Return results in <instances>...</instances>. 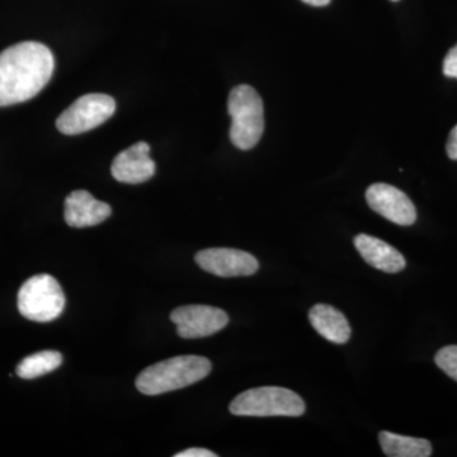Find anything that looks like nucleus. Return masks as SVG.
I'll return each mask as SVG.
<instances>
[{
  "label": "nucleus",
  "instance_id": "nucleus-1",
  "mask_svg": "<svg viewBox=\"0 0 457 457\" xmlns=\"http://www.w3.org/2000/svg\"><path fill=\"white\" fill-rule=\"evenodd\" d=\"M55 59L49 47L21 42L0 53V107L36 97L53 77Z\"/></svg>",
  "mask_w": 457,
  "mask_h": 457
},
{
  "label": "nucleus",
  "instance_id": "nucleus-2",
  "mask_svg": "<svg viewBox=\"0 0 457 457\" xmlns=\"http://www.w3.org/2000/svg\"><path fill=\"white\" fill-rule=\"evenodd\" d=\"M212 369V362L204 357H173L144 370L137 376V387L145 395L174 392L203 380Z\"/></svg>",
  "mask_w": 457,
  "mask_h": 457
},
{
  "label": "nucleus",
  "instance_id": "nucleus-3",
  "mask_svg": "<svg viewBox=\"0 0 457 457\" xmlns=\"http://www.w3.org/2000/svg\"><path fill=\"white\" fill-rule=\"evenodd\" d=\"M228 111L231 143L242 150L257 145L264 131L263 102L257 90L246 84L236 87L228 96Z\"/></svg>",
  "mask_w": 457,
  "mask_h": 457
},
{
  "label": "nucleus",
  "instance_id": "nucleus-4",
  "mask_svg": "<svg viewBox=\"0 0 457 457\" xmlns=\"http://www.w3.org/2000/svg\"><path fill=\"white\" fill-rule=\"evenodd\" d=\"M228 409L234 416L300 417L305 413V402L285 387L263 386L239 394Z\"/></svg>",
  "mask_w": 457,
  "mask_h": 457
},
{
  "label": "nucleus",
  "instance_id": "nucleus-5",
  "mask_svg": "<svg viewBox=\"0 0 457 457\" xmlns=\"http://www.w3.org/2000/svg\"><path fill=\"white\" fill-rule=\"evenodd\" d=\"M18 311L32 321L55 320L65 308V295L53 276L42 273L27 279L18 293Z\"/></svg>",
  "mask_w": 457,
  "mask_h": 457
},
{
  "label": "nucleus",
  "instance_id": "nucleus-6",
  "mask_svg": "<svg viewBox=\"0 0 457 457\" xmlns=\"http://www.w3.org/2000/svg\"><path fill=\"white\" fill-rule=\"evenodd\" d=\"M116 102L104 93H90L78 98L56 120L57 130L64 135H79L93 130L110 120Z\"/></svg>",
  "mask_w": 457,
  "mask_h": 457
},
{
  "label": "nucleus",
  "instance_id": "nucleus-7",
  "mask_svg": "<svg viewBox=\"0 0 457 457\" xmlns=\"http://www.w3.org/2000/svg\"><path fill=\"white\" fill-rule=\"evenodd\" d=\"M171 321L183 339L204 338L220 332L228 326V317L221 309L207 305H187L174 309Z\"/></svg>",
  "mask_w": 457,
  "mask_h": 457
},
{
  "label": "nucleus",
  "instance_id": "nucleus-8",
  "mask_svg": "<svg viewBox=\"0 0 457 457\" xmlns=\"http://www.w3.org/2000/svg\"><path fill=\"white\" fill-rule=\"evenodd\" d=\"M200 269L218 278H245L260 269L257 258L239 249L210 248L195 255Z\"/></svg>",
  "mask_w": 457,
  "mask_h": 457
},
{
  "label": "nucleus",
  "instance_id": "nucleus-9",
  "mask_svg": "<svg viewBox=\"0 0 457 457\" xmlns=\"http://www.w3.org/2000/svg\"><path fill=\"white\" fill-rule=\"evenodd\" d=\"M369 206L386 220L409 227L417 220V210L411 198L394 186L375 183L366 191Z\"/></svg>",
  "mask_w": 457,
  "mask_h": 457
},
{
  "label": "nucleus",
  "instance_id": "nucleus-10",
  "mask_svg": "<svg viewBox=\"0 0 457 457\" xmlns=\"http://www.w3.org/2000/svg\"><path fill=\"white\" fill-rule=\"evenodd\" d=\"M149 154L150 146L144 141L123 150L114 158L111 167L113 179L129 185H139L152 179L155 163Z\"/></svg>",
  "mask_w": 457,
  "mask_h": 457
},
{
  "label": "nucleus",
  "instance_id": "nucleus-11",
  "mask_svg": "<svg viewBox=\"0 0 457 457\" xmlns=\"http://www.w3.org/2000/svg\"><path fill=\"white\" fill-rule=\"evenodd\" d=\"M111 213L110 204L96 200L84 189L71 192L65 200V221L71 228L96 227L110 218Z\"/></svg>",
  "mask_w": 457,
  "mask_h": 457
},
{
  "label": "nucleus",
  "instance_id": "nucleus-12",
  "mask_svg": "<svg viewBox=\"0 0 457 457\" xmlns=\"http://www.w3.org/2000/svg\"><path fill=\"white\" fill-rule=\"evenodd\" d=\"M353 243L363 261L376 270L398 273L407 266V261L403 254L384 240L368 234H359L354 237Z\"/></svg>",
  "mask_w": 457,
  "mask_h": 457
},
{
  "label": "nucleus",
  "instance_id": "nucleus-13",
  "mask_svg": "<svg viewBox=\"0 0 457 457\" xmlns=\"http://www.w3.org/2000/svg\"><path fill=\"white\" fill-rule=\"evenodd\" d=\"M312 328L327 341L343 345L351 338V327L341 312L327 303H317L309 312Z\"/></svg>",
  "mask_w": 457,
  "mask_h": 457
},
{
  "label": "nucleus",
  "instance_id": "nucleus-14",
  "mask_svg": "<svg viewBox=\"0 0 457 457\" xmlns=\"http://www.w3.org/2000/svg\"><path fill=\"white\" fill-rule=\"evenodd\" d=\"M381 449L389 457H428L432 455L431 442L425 438L409 437L383 431L378 435Z\"/></svg>",
  "mask_w": 457,
  "mask_h": 457
},
{
  "label": "nucleus",
  "instance_id": "nucleus-15",
  "mask_svg": "<svg viewBox=\"0 0 457 457\" xmlns=\"http://www.w3.org/2000/svg\"><path fill=\"white\" fill-rule=\"evenodd\" d=\"M62 363V356L57 351H42L33 353L21 361L17 366V375L25 380L40 378L50 374L54 370L60 368Z\"/></svg>",
  "mask_w": 457,
  "mask_h": 457
},
{
  "label": "nucleus",
  "instance_id": "nucleus-16",
  "mask_svg": "<svg viewBox=\"0 0 457 457\" xmlns=\"http://www.w3.org/2000/svg\"><path fill=\"white\" fill-rule=\"evenodd\" d=\"M435 362L445 374L457 381V345L441 348L436 354Z\"/></svg>",
  "mask_w": 457,
  "mask_h": 457
},
{
  "label": "nucleus",
  "instance_id": "nucleus-17",
  "mask_svg": "<svg viewBox=\"0 0 457 457\" xmlns=\"http://www.w3.org/2000/svg\"><path fill=\"white\" fill-rule=\"evenodd\" d=\"M444 74L457 79V45L447 53L444 62Z\"/></svg>",
  "mask_w": 457,
  "mask_h": 457
},
{
  "label": "nucleus",
  "instance_id": "nucleus-18",
  "mask_svg": "<svg viewBox=\"0 0 457 457\" xmlns=\"http://www.w3.org/2000/svg\"><path fill=\"white\" fill-rule=\"evenodd\" d=\"M174 457H218L215 453L206 449H200V447H194L182 451V453H176Z\"/></svg>",
  "mask_w": 457,
  "mask_h": 457
},
{
  "label": "nucleus",
  "instance_id": "nucleus-19",
  "mask_svg": "<svg viewBox=\"0 0 457 457\" xmlns=\"http://www.w3.org/2000/svg\"><path fill=\"white\" fill-rule=\"evenodd\" d=\"M447 155L450 156V159L453 161H457V125L453 129V131L450 132L449 140H447Z\"/></svg>",
  "mask_w": 457,
  "mask_h": 457
},
{
  "label": "nucleus",
  "instance_id": "nucleus-20",
  "mask_svg": "<svg viewBox=\"0 0 457 457\" xmlns=\"http://www.w3.org/2000/svg\"><path fill=\"white\" fill-rule=\"evenodd\" d=\"M303 3L309 5H314V7H324L330 3V0H303Z\"/></svg>",
  "mask_w": 457,
  "mask_h": 457
},
{
  "label": "nucleus",
  "instance_id": "nucleus-21",
  "mask_svg": "<svg viewBox=\"0 0 457 457\" xmlns=\"http://www.w3.org/2000/svg\"><path fill=\"white\" fill-rule=\"evenodd\" d=\"M393 2H398V0H393Z\"/></svg>",
  "mask_w": 457,
  "mask_h": 457
}]
</instances>
